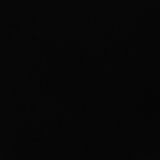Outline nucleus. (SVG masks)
Instances as JSON below:
<instances>
[]
</instances>
